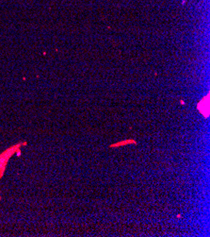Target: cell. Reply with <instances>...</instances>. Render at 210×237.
<instances>
[{
    "mask_svg": "<svg viewBox=\"0 0 210 237\" xmlns=\"http://www.w3.org/2000/svg\"><path fill=\"white\" fill-rule=\"evenodd\" d=\"M129 144H136V141H134V140H125V141H122V142L113 144V145H110V147H124V146H126V145H129Z\"/></svg>",
    "mask_w": 210,
    "mask_h": 237,
    "instance_id": "1",
    "label": "cell"
}]
</instances>
